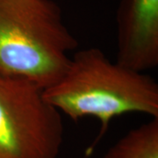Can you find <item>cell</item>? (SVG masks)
Masks as SVG:
<instances>
[{
    "label": "cell",
    "mask_w": 158,
    "mask_h": 158,
    "mask_svg": "<svg viewBox=\"0 0 158 158\" xmlns=\"http://www.w3.org/2000/svg\"><path fill=\"white\" fill-rule=\"evenodd\" d=\"M77 46L53 0H0V73L44 90L64 75Z\"/></svg>",
    "instance_id": "7a4b0ae2"
},
{
    "label": "cell",
    "mask_w": 158,
    "mask_h": 158,
    "mask_svg": "<svg viewBox=\"0 0 158 158\" xmlns=\"http://www.w3.org/2000/svg\"><path fill=\"white\" fill-rule=\"evenodd\" d=\"M117 59L143 72L158 65V0H121L117 12Z\"/></svg>",
    "instance_id": "277c9868"
},
{
    "label": "cell",
    "mask_w": 158,
    "mask_h": 158,
    "mask_svg": "<svg viewBox=\"0 0 158 158\" xmlns=\"http://www.w3.org/2000/svg\"><path fill=\"white\" fill-rule=\"evenodd\" d=\"M47 101L61 113L77 121L95 117L101 128L87 155L106 134L112 118L125 113H145L158 118V84L143 72L110 61L98 48L77 51L66 72L43 90Z\"/></svg>",
    "instance_id": "6da1fadb"
},
{
    "label": "cell",
    "mask_w": 158,
    "mask_h": 158,
    "mask_svg": "<svg viewBox=\"0 0 158 158\" xmlns=\"http://www.w3.org/2000/svg\"><path fill=\"white\" fill-rule=\"evenodd\" d=\"M102 158H158V118L130 130Z\"/></svg>",
    "instance_id": "5b68a950"
},
{
    "label": "cell",
    "mask_w": 158,
    "mask_h": 158,
    "mask_svg": "<svg viewBox=\"0 0 158 158\" xmlns=\"http://www.w3.org/2000/svg\"><path fill=\"white\" fill-rule=\"evenodd\" d=\"M63 135L62 113L42 88L0 73V158H58Z\"/></svg>",
    "instance_id": "3957f363"
}]
</instances>
